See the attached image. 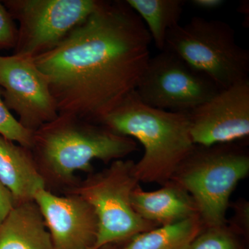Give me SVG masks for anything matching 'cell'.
Masks as SVG:
<instances>
[{
    "instance_id": "6da1fadb",
    "label": "cell",
    "mask_w": 249,
    "mask_h": 249,
    "mask_svg": "<svg viewBox=\"0 0 249 249\" xmlns=\"http://www.w3.org/2000/svg\"><path fill=\"white\" fill-rule=\"evenodd\" d=\"M151 42L125 1H98L89 17L33 60L48 81L59 114L101 124L135 91Z\"/></svg>"
},
{
    "instance_id": "7a4b0ae2",
    "label": "cell",
    "mask_w": 249,
    "mask_h": 249,
    "mask_svg": "<svg viewBox=\"0 0 249 249\" xmlns=\"http://www.w3.org/2000/svg\"><path fill=\"white\" fill-rule=\"evenodd\" d=\"M31 150L45 189L63 195L81 180L77 172L93 173L92 160H124L137 151V144L103 124L59 114L34 132Z\"/></svg>"
},
{
    "instance_id": "3957f363",
    "label": "cell",
    "mask_w": 249,
    "mask_h": 249,
    "mask_svg": "<svg viewBox=\"0 0 249 249\" xmlns=\"http://www.w3.org/2000/svg\"><path fill=\"white\" fill-rule=\"evenodd\" d=\"M101 124L142 144L143 155L134 165L139 182L160 186L168 182L196 145L191 137L189 113L150 107L135 91Z\"/></svg>"
},
{
    "instance_id": "277c9868",
    "label": "cell",
    "mask_w": 249,
    "mask_h": 249,
    "mask_svg": "<svg viewBox=\"0 0 249 249\" xmlns=\"http://www.w3.org/2000/svg\"><path fill=\"white\" fill-rule=\"evenodd\" d=\"M249 173L247 149L232 143L196 145L172 180L193 197L204 228L227 224L230 197Z\"/></svg>"
},
{
    "instance_id": "5b68a950",
    "label": "cell",
    "mask_w": 249,
    "mask_h": 249,
    "mask_svg": "<svg viewBox=\"0 0 249 249\" xmlns=\"http://www.w3.org/2000/svg\"><path fill=\"white\" fill-rule=\"evenodd\" d=\"M164 49L220 89L249 78V51L237 44L235 30L224 21L194 17L178 24L167 33Z\"/></svg>"
},
{
    "instance_id": "8992f818",
    "label": "cell",
    "mask_w": 249,
    "mask_h": 249,
    "mask_svg": "<svg viewBox=\"0 0 249 249\" xmlns=\"http://www.w3.org/2000/svg\"><path fill=\"white\" fill-rule=\"evenodd\" d=\"M134 165L132 160H114L107 168L89 174L63 194L81 196L94 209L99 224L95 249L109 244L124 243L158 227L140 217L132 206V192L140 183Z\"/></svg>"
},
{
    "instance_id": "52a82bcc",
    "label": "cell",
    "mask_w": 249,
    "mask_h": 249,
    "mask_svg": "<svg viewBox=\"0 0 249 249\" xmlns=\"http://www.w3.org/2000/svg\"><path fill=\"white\" fill-rule=\"evenodd\" d=\"M95 0H10L4 6L19 21L14 55L34 58L58 45L96 9Z\"/></svg>"
},
{
    "instance_id": "ba28073f",
    "label": "cell",
    "mask_w": 249,
    "mask_h": 249,
    "mask_svg": "<svg viewBox=\"0 0 249 249\" xmlns=\"http://www.w3.org/2000/svg\"><path fill=\"white\" fill-rule=\"evenodd\" d=\"M219 90L209 78L164 49L150 57L135 92L150 107L190 113Z\"/></svg>"
},
{
    "instance_id": "9c48e42d",
    "label": "cell",
    "mask_w": 249,
    "mask_h": 249,
    "mask_svg": "<svg viewBox=\"0 0 249 249\" xmlns=\"http://www.w3.org/2000/svg\"><path fill=\"white\" fill-rule=\"evenodd\" d=\"M0 86L6 107L28 130L34 132L58 117L48 81L32 58L0 56Z\"/></svg>"
},
{
    "instance_id": "30bf717a",
    "label": "cell",
    "mask_w": 249,
    "mask_h": 249,
    "mask_svg": "<svg viewBox=\"0 0 249 249\" xmlns=\"http://www.w3.org/2000/svg\"><path fill=\"white\" fill-rule=\"evenodd\" d=\"M193 142L200 146L231 143L249 135V79L227 89L189 113Z\"/></svg>"
},
{
    "instance_id": "8fae6325",
    "label": "cell",
    "mask_w": 249,
    "mask_h": 249,
    "mask_svg": "<svg viewBox=\"0 0 249 249\" xmlns=\"http://www.w3.org/2000/svg\"><path fill=\"white\" fill-rule=\"evenodd\" d=\"M52 249H95L99 224L92 206L76 195H56L45 188L36 192Z\"/></svg>"
},
{
    "instance_id": "7c38bea8",
    "label": "cell",
    "mask_w": 249,
    "mask_h": 249,
    "mask_svg": "<svg viewBox=\"0 0 249 249\" xmlns=\"http://www.w3.org/2000/svg\"><path fill=\"white\" fill-rule=\"evenodd\" d=\"M131 199L136 213L157 227L169 225L198 214L191 195L173 180L155 191H144L139 184L132 192Z\"/></svg>"
},
{
    "instance_id": "4fadbf2b",
    "label": "cell",
    "mask_w": 249,
    "mask_h": 249,
    "mask_svg": "<svg viewBox=\"0 0 249 249\" xmlns=\"http://www.w3.org/2000/svg\"><path fill=\"white\" fill-rule=\"evenodd\" d=\"M0 181L11 193L15 205L34 200L45 188L31 149L0 135Z\"/></svg>"
},
{
    "instance_id": "5bb4252c",
    "label": "cell",
    "mask_w": 249,
    "mask_h": 249,
    "mask_svg": "<svg viewBox=\"0 0 249 249\" xmlns=\"http://www.w3.org/2000/svg\"><path fill=\"white\" fill-rule=\"evenodd\" d=\"M0 249H52L43 216L35 201L15 205L0 224Z\"/></svg>"
},
{
    "instance_id": "9a60e30c",
    "label": "cell",
    "mask_w": 249,
    "mask_h": 249,
    "mask_svg": "<svg viewBox=\"0 0 249 249\" xmlns=\"http://www.w3.org/2000/svg\"><path fill=\"white\" fill-rule=\"evenodd\" d=\"M204 225L198 214L136 235L119 249H186Z\"/></svg>"
},
{
    "instance_id": "2e32d148",
    "label": "cell",
    "mask_w": 249,
    "mask_h": 249,
    "mask_svg": "<svg viewBox=\"0 0 249 249\" xmlns=\"http://www.w3.org/2000/svg\"><path fill=\"white\" fill-rule=\"evenodd\" d=\"M126 3L145 24L152 42L161 52L168 31L179 24L183 0H126Z\"/></svg>"
},
{
    "instance_id": "e0dca14e",
    "label": "cell",
    "mask_w": 249,
    "mask_h": 249,
    "mask_svg": "<svg viewBox=\"0 0 249 249\" xmlns=\"http://www.w3.org/2000/svg\"><path fill=\"white\" fill-rule=\"evenodd\" d=\"M186 249H243L237 234L227 224L204 228Z\"/></svg>"
},
{
    "instance_id": "ac0fdd59",
    "label": "cell",
    "mask_w": 249,
    "mask_h": 249,
    "mask_svg": "<svg viewBox=\"0 0 249 249\" xmlns=\"http://www.w3.org/2000/svg\"><path fill=\"white\" fill-rule=\"evenodd\" d=\"M0 135L31 149L34 132L28 130L19 124L6 107L0 92Z\"/></svg>"
},
{
    "instance_id": "d6986e66",
    "label": "cell",
    "mask_w": 249,
    "mask_h": 249,
    "mask_svg": "<svg viewBox=\"0 0 249 249\" xmlns=\"http://www.w3.org/2000/svg\"><path fill=\"white\" fill-rule=\"evenodd\" d=\"M18 29L14 19L2 3L0 2V49L16 47Z\"/></svg>"
},
{
    "instance_id": "ffe728a7",
    "label": "cell",
    "mask_w": 249,
    "mask_h": 249,
    "mask_svg": "<svg viewBox=\"0 0 249 249\" xmlns=\"http://www.w3.org/2000/svg\"><path fill=\"white\" fill-rule=\"evenodd\" d=\"M235 215L232 224L229 227L237 234H247L249 231V203L241 201L236 203L234 206Z\"/></svg>"
},
{
    "instance_id": "44dd1931",
    "label": "cell",
    "mask_w": 249,
    "mask_h": 249,
    "mask_svg": "<svg viewBox=\"0 0 249 249\" xmlns=\"http://www.w3.org/2000/svg\"><path fill=\"white\" fill-rule=\"evenodd\" d=\"M14 207V201L11 193L0 181V224Z\"/></svg>"
},
{
    "instance_id": "7402d4cb",
    "label": "cell",
    "mask_w": 249,
    "mask_h": 249,
    "mask_svg": "<svg viewBox=\"0 0 249 249\" xmlns=\"http://www.w3.org/2000/svg\"><path fill=\"white\" fill-rule=\"evenodd\" d=\"M224 0H192L191 4L195 7L205 11H213L222 7L225 4Z\"/></svg>"
},
{
    "instance_id": "603a6c76",
    "label": "cell",
    "mask_w": 249,
    "mask_h": 249,
    "mask_svg": "<svg viewBox=\"0 0 249 249\" xmlns=\"http://www.w3.org/2000/svg\"><path fill=\"white\" fill-rule=\"evenodd\" d=\"M124 243H113L103 246L99 249H119Z\"/></svg>"
}]
</instances>
